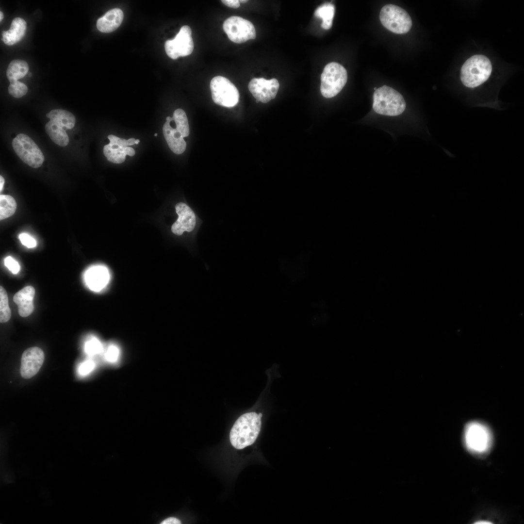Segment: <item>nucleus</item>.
<instances>
[{"label": "nucleus", "mask_w": 524, "mask_h": 524, "mask_svg": "<svg viewBox=\"0 0 524 524\" xmlns=\"http://www.w3.org/2000/svg\"><path fill=\"white\" fill-rule=\"evenodd\" d=\"M262 413H246L235 421L229 433L232 445L238 449H243L253 444L260 432L262 426Z\"/></svg>", "instance_id": "f257e3e1"}, {"label": "nucleus", "mask_w": 524, "mask_h": 524, "mask_svg": "<svg viewBox=\"0 0 524 524\" xmlns=\"http://www.w3.org/2000/svg\"><path fill=\"white\" fill-rule=\"evenodd\" d=\"M171 117L167 116L163 127V132L170 149L175 154H182L185 150L186 143L183 138L189 135L188 119L185 112L181 109H176L172 119L176 128L170 124Z\"/></svg>", "instance_id": "f03ea898"}, {"label": "nucleus", "mask_w": 524, "mask_h": 524, "mask_svg": "<svg viewBox=\"0 0 524 524\" xmlns=\"http://www.w3.org/2000/svg\"><path fill=\"white\" fill-rule=\"evenodd\" d=\"M492 70L490 59L483 55H475L467 59L460 70V80L466 87L474 88L484 83Z\"/></svg>", "instance_id": "7ed1b4c3"}, {"label": "nucleus", "mask_w": 524, "mask_h": 524, "mask_svg": "<svg viewBox=\"0 0 524 524\" xmlns=\"http://www.w3.org/2000/svg\"><path fill=\"white\" fill-rule=\"evenodd\" d=\"M46 116L50 119L45 125L46 133L57 145L67 146L69 138L66 130L74 127L76 118L74 115L65 110L55 109L47 114Z\"/></svg>", "instance_id": "20e7f679"}, {"label": "nucleus", "mask_w": 524, "mask_h": 524, "mask_svg": "<svg viewBox=\"0 0 524 524\" xmlns=\"http://www.w3.org/2000/svg\"><path fill=\"white\" fill-rule=\"evenodd\" d=\"M406 108L403 97L387 85L377 88L373 94V109L377 114L388 116L401 114Z\"/></svg>", "instance_id": "39448f33"}, {"label": "nucleus", "mask_w": 524, "mask_h": 524, "mask_svg": "<svg viewBox=\"0 0 524 524\" xmlns=\"http://www.w3.org/2000/svg\"><path fill=\"white\" fill-rule=\"evenodd\" d=\"M347 80L345 68L336 62L327 64L321 76L320 91L322 96L331 98L342 90Z\"/></svg>", "instance_id": "423d86ee"}, {"label": "nucleus", "mask_w": 524, "mask_h": 524, "mask_svg": "<svg viewBox=\"0 0 524 524\" xmlns=\"http://www.w3.org/2000/svg\"><path fill=\"white\" fill-rule=\"evenodd\" d=\"M379 19L384 27L396 34L406 33L412 26V20L408 12L393 4H387L381 8Z\"/></svg>", "instance_id": "0eeeda50"}, {"label": "nucleus", "mask_w": 524, "mask_h": 524, "mask_svg": "<svg viewBox=\"0 0 524 524\" xmlns=\"http://www.w3.org/2000/svg\"><path fill=\"white\" fill-rule=\"evenodd\" d=\"M175 210L178 217L171 225V232L177 236H181L185 232L196 234L202 221L194 211L182 201L176 204Z\"/></svg>", "instance_id": "6e6552de"}, {"label": "nucleus", "mask_w": 524, "mask_h": 524, "mask_svg": "<svg viewBox=\"0 0 524 524\" xmlns=\"http://www.w3.org/2000/svg\"><path fill=\"white\" fill-rule=\"evenodd\" d=\"M464 440L468 449L476 454H483L490 448L492 436L489 429L477 422L468 423L465 427Z\"/></svg>", "instance_id": "1a4fd4ad"}, {"label": "nucleus", "mask_w": 524, "mask_h": 524, "mask_svg": "<svg viewBox=\"0 0 524 524\" xmlns=\"http://www.w3.org/2000/svg\"><path fill=\"white\" fill-rule=\"evenodd\" d=\"M12 146L16 155L24 163L34 168L42 165L44 156L29 136L23 133L17 134L13 140Z\"/></svg>", "instance_id": "9d476101"}, {"label": "nucleus", "mask_w": 524, "mask_h": 524, "mask_svg": "<svg viewBox=\"0 0 524 524\" xmlns=\"http://www.w3.org/2000/svg\"><path fill=\"white\" fill-rule=\"evenodd\" d=\"M210 89L213 102L219 105L232 107L237 104L239 93L233 83L221 76L213 78L210 82Z\"/></svg>", "instance_id": "9b49d317"}, {"label": "nucleus", "mask_w": 524, "mask_h": 524, "mask_svg": "<svg viewBox=\"0 0 524 524\" xmlns=\"http://www.w3.org/2000/svg\"><path fill=\"white\" fill-rule=\"evenodd\" d=\"M223 28L229 38L233 42L241 44L256 37L255 27L249 20L238 16L226 19Z\"/></svg>", "instance_id": "f8f14e48"}, {"label": "nucleus", "mask_w": 524, "mask_h": 524, "mask_svg": "<svg viewBox=\"0 0 524 524\" xmlns=\"http://www.w3.org/2000/svg\"><path fill=\"white\" fill-rule=\"evenodd\" d=\"M194 47L192 30L187 25L181 27L175 38L167 40L164 44L167 55L173 59L190 55L193 51Z\"/></svg>", "instance_id": "ddd939ff"}, {"label": "nucleus", "mask_w": 524, "mask_h": 524, "mask_svg": "<svg viewBox=\"0 0 524 524\" xmlns=\"http://www.w3.org/2000/svg\"><path fill=\"white\" fill-rule=\"evenodd\" d=\"M110 143L103 147V153L107 159L115 164L123 163L127 155L133 156L135 155V150L129 146L135 144V139L133 138L128 140L118 137L114 135L108 136Z\"/></svg>", "instance_id": "4468645a"}, {"label": "nucleus", "mask_w": 524, "mask_h": 524, "mask_svg": "<svg viewBox=\"0 0 524 524\" xmlns=\"http://www.w3.org/2000/svg\"><path fill=\"white\" fill-rule=\"evenodd\" d=\"M279 87V82L275 78L269 80L263 78H253L248 85V89L253 96L259 102L264 103L276 97Z\"/></svg>", "instance_id": "2eb2a0df"}, {"label": "nucleus", "mask_w": 524, "mask_h": 524, "mask_svg": "<svg viewBox=\"0 0 524 524\" xmlns=\"http://www.w3.org/2000/svg\"><path fill=\"white\" fill-rule=\"evenodd\" d=\"M45 359L43 351L37 346L26 349L21 359L20 375L25 379L34 376L42 367Z\"/></svg>", "instance_id": "dca6fc26"}, {"label": "nucleus", "mask_w": 524, "mask_h": 524, "mask_svg": "<svg viewBox=\"0 0 524 524\" xmlns=\"http://www.w3.org/2000/svg\"><path fill=\"white\" fill-rule=\"evenodd\" d=\"M110 275L107 268L98 265L89 268L84 275V280L88 287L94 292H99L109 283Z\"/></svg>", "instance_id": "f3484780"}, {"label": "nucleus", "mask_w": 524, "mask_h": 524, "mask_svg": "<svg viewBox=\"0 0 524 524\" xmlns=\"http://www.w3.org/2000/svg\"><path fill=\"white\" fill-rule=\"evenodd\" d=\"M35 289L33 286H28L16 293L13 297L14 302L18 306L20 316L26 317L30 315L34 309L33 300Z\"/></svg>", "instance_id": "a211bd4d"}, {"label": "nucleus", "mask_w": 524, "mask_h": 524, "mask_svg": "<svg viewBox=\"0 0 524 524\" xmlns=\"http://www.w3.org/2000/svg\"><path fill=\"white\" fill-rule=\"evenodd\" d=\"M123 17V13L120 9H112L98 19L97 28L98 31L104 33L114 32L120 26Z\"/></svg>", "instance_id": "6ab92c4d"}, {"label": "nucleus", "mask_w": 524, "mask_h": 524, "mask_svg": "<svg viewBox=\"0 0 524 524\" xmlns=\"http://www.w3.org/2000/svg\"><path fill=\"white\" fill-rule=\"evenodd\" d=\"M27 28L26 21L20 17L15 18L8 31L2 32V40L8 46L19 42L24 36Z\"/></svg>", "instance_id": "aec40b11"}, {"label": "nucleus", "mask_w": 524, "mask_h": 524, "mask_svg": "<svg viewBox=\"0 0 524 524\" xmlns=\"http://www.w3.org/2000/svg\"><path fill=\"white\" fill-rule=\"evenodd\" d=\"M29 71L27 63L22 60H14L9 64L6 70V76L10 82L18 81L24 77Z\"/></svg>", "instance_id": "412c9836"}, {"label": "nucleus", "mask_w": 524, "mask_h": 524, "mask_svg": "<svg viewBox=\"0 0 524 524\" xmlns=\"http://www.w3.org/2000/svg\"><path fill=\"white\" fill-rule=\"evenodd\" d=\"M334 14L335 6L331 2L324 3L318 7L314 12L316 17L322 19L321 27L325 30L331 28Z\"/></svg>", "instance_id": "4be33fe9"}, {"label": "nucleus", "mask_w": 524, "mask_h": 524, "mask_svg": "<svg viewBox=\"0 0 524 524\" xmlns=\"http://www.w3.org/2000/svg\"><path fill=\"white\" fill-rule=\"evenodd\" d=\"M16 209V203L14 197L9 195L0 196V219L3 220L13 215Z\"/></svg>", "instance_id": "5701e85b"}, {"label": "nucleus", "mask_w": 524, "mask_h": 524, "mask_svg": "<svg viewBox=\"0 0 524 524\" xmlns=\"http://www.w3.org/2000/svg\"><path fill=\"white\" fill-rule=\"evenodd\" d=\"M11 316V310L9 306L8 295L4 288L0 287V322L8 321Z\"/></svg>", "instance_id": "b1692460"}, {"label": "nucleus", "mask_w": 524, "mask_h": 524, "mask_svg": "<svg viewBox=\"0 0 524 524\" xmlns=\"http://www.w3.org/2000/svg\"><path fill=\"white\" fill-rule=\"evenodd\" d=\"M8 92L13 97L19 98L26 94L28 92V87L23 83L18 81H14L10 82Z\"/></svg>", "instance_id": "393cba45"}, {"label": "nucleus", "mask_w": 524, "mask_h": 524, "mask_svg": "<svg viewBox=\"0 0 524 524\" xmlns=\"http://www.w3.org/2000/svg\"><path fill=\"white\" fill-rule=\"evenodd\" d=\"M84 350L87 354L92 356L101 353L103 347L100 342L96 337H91L85 343Z\"/></svg>", "instance_id": "a878e982"}, {"label": "nucleus", "mask_w": 524, "mask_h": 524, "mask_svg": "<svg viewBox=\"0 0 524 524\" xmlns=\"http://www.w3.org/2000/svg\"><path fill=\"white\" fill-rule=\"evenodd\" d=\"M120 350L119 346L115 344H110L105 353V358L109 362H115L119 359Z\"/></svg>", "instance_id": "bb28decb"}, {"label": "nucleus", "mask_w": 524, "mask_h": 524, "mask_svg": "<svg viewBox=\"0 0 524 524\" xmlns=\"http://www.w3.org/2000/svg\"><path fill=\"white\" fill-rule=\"evenodd\" d=\"M95 363L92 360H87L82 363L79 368V373L84 376L90 373L95 368Z\"/></svg>", "instance_id": "cd10ccee"}, {"label": "nucleus", "mask_w": 524, "mask_h": 524, "mask_svg": "<svg viewBox=\"0 0 524 524\" xmlns=\"http://www.w3.org/2000/svg\"><path fill=\"white\" fill-rule=\"evenodd\" d=\"M18 238L21 243L28 248H33L36 246L35 239L27 233L19 234Z\"/></svg>", "instance_id": "c85d7f7f"}, {"label": "nucleus", "mask_w": 524, "mask_h": 524, "mask_svg": "<svg viewBox=\"0 0 524 524\" xmlns=\"http://www.w3.org/2000/svg\"><path fill=\"white\" fill-rule=\"evenodd\" d=\"M4 264L13 274H17L19 271L18 263L11 256H8L5 259Z\"/></svg>", "instance_id": "c756f323"}, {"label": "nucleus", "mask_w": 524, "mask_h": 524, "mask_svg": "<svg viewBox=\"0 0 524 524\" xmlns=\"http://www.w3.org/2000/svg\"><path fill=\"white\" fill-rule=\"evenodd\" d=\"M221 1L230 8H237L240 6V2L238 0H222Z\"/></svg>", "instance_id": "7c9ffc66"}, {"label": "nucleus", "mask_w": 524, "mask_h": 524, "mask_svg": "<svg viewBox=\"0 0 524 524\" xmlns=\"http://www.w3.org/2000/svg\"><path fill=\"white\" fill-rule=\"evenodd\" d=\"M161 524H180L181 522L180 520L174 517L168 518L164 520Z\"/></svg>", "instance_id": "2f4dec72"}, {"label": "nucleus", "mask_w": 524, "mask_h": 524, "mask_svg": "<svg viewBox=\"0 0 524 524\" xmlns=\"http://www.w3.org/2000/svg\"><path fill=\"white\" fill-rule=\"evenodd\" d=\"M4 183V179L1 176H0V192L2 190Z\"/></svg>", "instance_id": "473e14b6"}, {"label": "nucleus", "mask_w": 524, "mask_h": 524, "mask_svg": "<svg viewBox=\"0 0 524 524\" xmlns=\"http://www.w3.org/2000/svg\"><path fill=\"white\" fill-rule=\"evenodd\" d=\"M475 524H491V522H488V521H478V522H475Z\"/></svg>", "instance_id": "72a5a7b5"}, {"label": "nucleus", "mask_w": 524, "mask_h": 524, "mask_svg": "<svg viewBox=\"0 0 524 524\" xmlns=\"http://www.w3.org/2000/svg\"><path fill=\"white\" fill-rule=\"evenodd\" d=\"M3 13H2V12L1 11H0V21H1V20H2V19H3Z\"/></svg>", "instance_id": "f704fd0d"}, {"label": "nucleus", "mask_w": 524, "mask_h": 524, "mask_svg": "<svg viewBox=\"0 0 524 524\" xmlns=\"http://www.w3.org/2000/svg\"><path fill=\"white\" fill-rule=\"evenodd\" d=\"M239 2H242V3H246V2H247V0H239Z\"/></svg>", "instance_id": "c9c22d12"}, {"label": "nucleus", "mask_w": 524, "mask_h": 524, "mask_svg": "<svg viewBox=\"0 0 524 524\" xmlns=\"http://www.w3.org/2000/svg\"><path fill=\"white\" fill-rule=\"evenodd\" d=\"M139 142H140V140L139 139H136L135 141V144H138L139 143Z\"/></svg>", "instance_id": "e433bc0d"}, {"label": "nucleus", "mask_w": 524, "mask_h": 524, "mask_svg": "<svg viewBox=\"0 0 524 524\" xmlns=\"http://www.w3.org/2000/svg\"><path fill=\"white\" fill-rule=\"evenodd\" d=\"M157 135H158V134H157V133H155L154 134V135L155 136H157Z\"/></svg>", "instance_id": "4c0bfd02"}, {"label": "nucleus", "mask_w": 524, "mask_h": 524, "mask_svg": "<svg viewBox=\"0 0 524 524\" xmlns=\"http://www.w3.org/2000/svg\"><path fill=\"white\" fill-rule=\"evenodd\" d=\"M256 102L257 103H258V102H259V101L258 100H256Z\"/></svg>", "instance_id": "58836bf2"}, {"label": "nucleus", "mask_w": 524, "mask_h": 524, "mask_svg": "<svg viewBox=\"0 0 524 524\" xmlns=\"http://www.w3.org/2000/svg\"><path fill=\"white\" fill-rule=\"evenodd\" d=\"M377 88L376 87H375V88H374V90H375V91L376 90H377Z\"/></svg>", "instance_id": "ea45409f"}]
</instances>
